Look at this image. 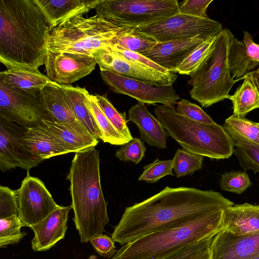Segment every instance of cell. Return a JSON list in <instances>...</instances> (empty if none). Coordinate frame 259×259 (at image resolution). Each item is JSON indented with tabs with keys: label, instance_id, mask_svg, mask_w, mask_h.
I'll return each instance as SVG.
<instances>
[{
	"label": "cell",
	"instance_id": "6da1fadb",
	"mask_svg": "<svg viewBox=\"0 0 259 259\" xmlns=\"http://www.w3.org/2000/svg\"><path fill=\"white\" fill-rule=\"evenodd\" d=\"M233 204L212 190L166 186L149 198L126 207L111 238L124 245L152 232L225 210Z\"/></svg>",
	"mask_w": 259,
	"mask_h": 259
},
{
	"label": "cell",
	"instance_id": "7a4b0ae2",
	"mask_svg": "<svg viewBox=\"0 0 259 259\" xmlns=\"http://www.w3.org/2000/svg\"><path fill=\"white\" fill-rule=\"evenodd\" d=\"M51 31L34 0L0 1V61L7 69L44 65Z\"/></svg>",
	"mask_w": 259,
	"mask_h": 259
},
{
	"label": "cell",
	"instance_id": "3957f363",
	"mask_svg": "<svg viewBox=\"0 0 259 259\" xmlns=\"http://www.w3.org/2000/svg\"><path fill=\"white\" fill-rule=\"evenodd\" d=\"M99 151L92 147L75 153L67 176L73 221L81 243L102 234L109 222L102 190Z\"/></svg>",
	"mask_w": 259,
	"mask_h": 259
},
{
	"label": "cell",
	"instance_id": "277c9868",
	"mask_svg": "<svg viewBox=\"0 0 259 259\" xmlns=\"http://www.w3.org/2000/svg\"><path fill=\"white\" fill-rule=\"evenodd\" d=\"M224 210L143 236L123 245L111 259H160L221 229Z\"/></svg>",
	"mask_w": 259,
	"mask_h": 259
},
{
	"label": "cell",
	"instance_id": "5b68a950",
	"mask_svg": "<svg viewBox=\"0 0 259 259\" xmlns=\"http://www.w3.org/2000/svg\"><path fill=\"white\" fill-rule=\"evenodd\" d=\"M154 111L169 136L184 150L215 159L228 158L234 153L233 139L223 125L191 120L172 105H157Z\"/></svg>",
	"mask_w": 259,
	"mask_h": 259
},
{
	"label": "cell",
	"instance_id": "8992f818",
	"mask_svg": "<svg viewBox=\"0 0 259 259\" xmlns=\"http://www.w3.org/2000/svg\"><path fill=\"white\" fill-rule=\"evenodd\" d=\"M234 35L227 28L219 33L212 51L189 75L191 98L202 107L207 108L225 99L235 83L228 63L230 42Z\"/></svg>",
	"mask_w": 259,
	"mask_h": 259
},
{
	"label": "cell",
	"instance_id": "52a82bcc",
	"mask_svg": "<svg viewBox=\"0 0 259 259\" xmlns=\"http://www.w3.org/2000/svg\"><path fill=\"white\" fill-rule=\"evenodd\" d=\"M124 29L96 15L76 16L52 29L47 49L54 52H76L92 55L110 46Z\"/></svg>",
	"mask_w": 259,
	"mask_h": 259
},
{
	"label": "cell",
	"instance_id": "ba28073f",
	"mask_svg": "<svg viewBox=\"0 0 259 259\" xmlns=\"http://www.w3.org/2000/svg\"><path fill=\"white\" fill-rule=\"evenodd\" d=\"M177 0H100L96 15L121 29L149 25L179 13Z\"/></svg>",
	"mask_w": 259,
	"mask_h": 259
},
{
	"label": "cell",
	"instance_id": "9c48e42d",
	"mask_svg": "<svg viewBox=\"0 0 259 259\" xmlns=\"http://www.w3.org/2000/svg\"><path fill=\"white\" fill-rule=\"evenodd\" d=\"M222 24L209 18L179 13L162 21L133 29L157 42L201 36L208 38L220 32Z\"/></svg>",
	"mask_w": 259,
	"mask_h": 259
},
{
	"label": "cell",
	"instance_id": "30bf717a",
	"mask_svg": "<svg viewBox=\"0 0 259 259\" xmlns=\"http://www.w3.org/2000/svg\"><path fill=\"white\" fill-rule=\"evenodd\" d=\"M39 91L25 90L0 82V117L26 128L49 119L40 102Z\"/></svg>",
	"mask_w": 259,
	"mask_h": 259
},
{
	"label": "cell",
	"instance_id": "8fae6325",
	"mask_svg": "<svg viewBox=\"0 0 259 259\" xmlns=\"http://www.w3.org/2000/svg\"><path fill=\"white\" fill-rule=\"evenodd\" d=\"M93 55L100 70H108L152 86L172 85L177 78L175 72L162 73L127 59L115 52L109 46L98 50Z\"/></svg>",
	"mask_w": 259,
	"mask_h": 259
},
{
	"label": "cell",
	"instance_id": "7c38bea8",
	"mask_svg": "<svg viewBox=\"0 0 259 259\" xmlns=\"http://www.w3.org/2000/svg\"><path fill=\"white\" fill-rule=\"evenodd\" d=\"M16 192L19 207L18 217L23 227L30 228L60 206L44 183L29 173Z\"/></svg>",
	"mask_w": 259,
	"mask_h": 259
},
{
	"label": "cell",
	"instance_id": "4fadbf2b",
	"mask_svg": "<svg viewBox=\"0 0 259 259\" xmlns=\"http://www.w3.org/2000/svg\"><path fill=\"white\" fill-rule=\"evenodd\" d=\"M26 128L0 117V169L5 172L16 167L28 174L31 168L44 161L33 155L22 140Z\"/></svg>",
	"mask_w": 259,
	"mask_h": 259
},
{
	"label": "cell",
	"instance_id": "5bb4252c",
	"mask_svg": "<svg viewBox=\"0 0 259 259\" xmlns=\"http://www.w3.org/2000/svg\"><path fill=\"white\" fill-rule=\"evenodd\" d=\"M100 74L103 81L111 91L127 95L138 102L174 106L180 99L172 85L152 86L105 70H100Z\"/></svg>",
	"mask_w": 259,
	"mask_h": 259
},
{
	"label": "cell",
	"instance_id": "9a60e30c",
	"mask_svg": "<svg viewBox=\"0 0 259 259\" xmlns=\"http://www.w3.org/2000/svg\"><path fill=\"white\" fill-rule=\"evenodd\" d=\"M97 64L92 55L47 50L44 65L47 76L52 81L60 85H71L90 74Z\"/></svg>",
	"mask_w": 259,
	"mask_h": 259
},
{
	"label": "cell",
	"instance_id": "2e32d148",
	"mask_svg": "<svg viewBox=\"0 0 259 259\" xmlns=\"http://www.w3.org/2000/svg\"><path fill=\"white\" fill-rule=\"evenodd\" d=\"M211 259H248L259 255V232L243 235L220 230L213 237Z\"/></svg>",
	"mask_w": 259,
	"mask_h": 259
},
{
	"label": "cell",
	"instance_id": "e0dca14e",
	"mask_svg": "<svg viewBox=\"0 0 259 259\" xmlns=\"http://www.w3.org/2000/svg\"><path fill=\"white\" fill-rule=\"evenodd\" d=\"M207 38L196 36L157 42L141 54L165 69L175 72L183 61Z\"/></svg>",
	"mask_w": 259,
	"mask_h": 259
},
{
	"label": "cell",
	"instance_id": "ac0fdd59",
	"mask_svg": "<svg viewBox=\"0 0 259 259\" xmlns=\"http://www.w3.org/2000/svg\"><path fill=\"white\" fill-rule=\"evenodd\" d=\"M70 206H60L39 223L31 227L34 232L31 240L34 251H47L65 237Z\"/></svg>",
	"mask_w": 259,
	"mask_h": 259
},
{
	"label": "cell",
	"instance_id": "d6986e66",
	"mask_svg": "<svg viewBox=\"0 0 259 259\" xmlns=\"http://www.w3.org/2000/svg\"><path fill=\"white\" fill-rule=\"evenodd\" d=\"M228 63L232 76L235 79H242L256 67L259 66V44L246 31L240 40L235 36L230 42Z\"/></svg>",
	"mask_w": 259,
	"mask_h": 259
},
{
	"label": "cell",
	"instance_id": "ffe728a7",
	"mask_svg": "<svg viewBox=\"0 0 259 259\" xmlns=\"http://www.w3.org/2000/svg\"><path fill=\"white\" fill-rule=\"evenodd\" d=\"M22 140L33 155L44 160L68 153H75L42 124L27 128L22 136Z\"/></svg>",
	"mask_w": 259,
	"mask_h": 259
},
{
	"label": "cell",
	"instance_id": "44dd1931",
	"mask_svg": "<svg viewBox=\"0 0 259 259\" xmlns=\"http://www.w3.org/2000/svg\"><path fill=\"white\" fill-rule=\"evenodd\" d=\"M100 0H34L52 30L63 23L95 9Z\"/></svg>",
	"mask_w": 259,
	"mask_h": 259
},
{
	"label": "cell",
	"instance_id": "7402d4cb",
	"mask_svg": "<svg viewBox=\"0 0 259 259\" xmlns=\"http://www.w3.org/2000/svg\"><path fill=\"white\" fill-rule=\"evenodd\" d=\"M221 230L238 235L259 232V205L244 203L226 208Z\"/></svg>",
	"mask_w": 259,
	"mask_h": 259
},
{
	"label": "cell",
	"instance_id": "603a6c76",
	"mask_svg": "<svg viewBox=\"0 0 259 259\" xmlns=\"http://www.w3.org/2000/svg\"><path fill=\"white\" fill-rule=\"evenodd\" d=\"M128 121L137 125L142 141L151 146L166 148V139L169 135L144 103L138 102L132 106L128 111Z\"/></svg>",
	"mask_w": 259,
	"mask_h": 259
},
{
	"label": "cell",
	"instance_id": "cb8c5ba5",
	"mask_svg": "<svg viewBox=\"0 0 259 259\" xmlns=\"http://www.w3.org/2000/svg\"><path fill=\"white\" fill-rule=\"evenodd\" d=\"M42 124L72 148L75 153L95 147L99 140L95 138L77 120L68 123L42 119Z\"/></svg>",
	"mask_w": 259,
	"mask_h": 259
},
{
	"label": "cell",
	"instance_id": "d4e9b609",
	"mask_svg": "<svg viewBox=\"0 0 259 259\" xmlns=\"http://www.w3.org/2000/svg\"><path fill=\"white\" fill-rule=\"evenodd\" d=\"M39 97L42 107L49 119L62 123L77 120L60 84L53 82L44 87L40 90Z\"/></svg>",
	"mask_w": 259,
	"mask_h": 259
},
{
	"label": "cell",
	"instance_id": "484cf974",
	"mask_svg": "<svg viewBox=\"0 0 259 259\" xmlns=\"http://www.w3.org/2000/svg\"><path fill=\"white\" fill-rule=\"evenodd\" d=\"M67 98L75 119L95 138L101 140V135L90 110L84 88L60 85Z\"/></svg>",
	"mask_w": 259,
	"mask_h": 259
},
{
	"label": "cell",
	"instance_id": "4316f807",
	"mask_svg": "<svg viewBox=\"0 0 259 259\" xmlns=\"http://www.w3.org/2000/svg\"><path fill=\"white\" fill-rule=\"evenodd\" d=\"M0 82L20 89L39 91L53 81L38 69L11 68L0 72Z\"/></svg>",
	"mask_w": 259,
	"mask_h": 259
},
{
	"label": "cell",
	"instance_id": "83f0119b",
	"mask_svg": "<svg viewBox=\"0 0 259 259\" xmlns=\"http://www.w3.org/2000/svg\"><path fill=\"white\" fill-rule=\"evenodd\" d=\"M243 79V82L228 98L233 104V114L240 118H245L249 112L259 108V89L251 71Z\"/></svg>",
	"mask_w": 259,
	"mask_h": 259
},
{
	"label": "cell",
	"instance_id": "f1b7e54d",
	"mask_svg": "<svg viewBox=\"0 0 259 259\" xmlns=\"http://www.w3.org/2000/svg\"><path fill=\"white\" fill-rule=\"evenodd\" d=\"M225 128L233 139L234 153L240 166L245 171L251 170L254 173L259 172V144Z\"/></svg>",
	"mask_w": 259,
	"mask_h": 259
},
{
	"label": "cell",
	"instance_id": "f546056e",
	"mask_svg": "<svg viewBox=\"0 0 259 259\" xmlns=\"http://www.w3.org/2000/svg\"><path fill=\"white\" fill-rule=\"evenodd\" d=\"M87 97L90 110L101 135V140L104 143L119 146L127 142L104 114L95 95L88 93Z\"/></svg>",
	"mask_w": 259,
	"mask_h": 259
},
{
	"label": "cell",
	"instance_id": "4dcf8cb0",
	"mask_svg": "<svg viewBox=\"0 0 259 259\" xmlns=\"http://www.w3.org/2000/svg\"><path fill=\"white\" fill-rule=\"evenodd\" d=\"M157 42L135 32L133 29H124L112 39L109 46H116L141 54Z\"/></svg>",
	"mask_w": 259,
	"mask_h": 259
},
{
	"label": "cell",
	"instance_id": "1f68e13d",
	"mask_svg": "<svg viewBox=\"0 0 259 259\" xmlns=\"http://www.w3.org/2000/svg\"><path fill=\"white\" fill-rule=\"evenodd\" d=\"M219 33L211 36L196 48L176 69L175 72L190 75L213 49Z\"/></svg>",
	"mask_w": 259,
	"mask_h": 259
},
{
	"label": "cell",
	"instance_id": "d6a6232c",
	"mask_svg": "<svg viewBox=\"0 0 259 259\" xmlns=\"http://www.w3.org/2000/svg\"><path fill=\"white\" fill-rule=\"evenodd\" d=\"M97 101L104 114L114 127L127 142L133 139L127 124L125 112L120 113L114 107L106 95H95Z\"/></svg>",
	"mask_w": 259,
	"mask_h": 259
},
{
	"label": "cell",
	"instance_id": "836d02e7",
	"mask_svg": "<svg viewBox=\"0 0 259 259\" xmlns=\"http://www.w3.org/2000/svg\"><path fill=\"white\" fill-rule=\"evenodd\" d=\"M203 159L202 156L191 153L183 149H178L171 160L176 177L192 175L195 171L200 170Z\"/></svg>",
	"mask_w": 259,
	"mask_h": 259
},
{
	"label": "cell",
	"instance_id": "e575fe53",
	"mask_svg": "<svg viewBox=\"0 0 259 259\" xmlns=\"http://www.w3.org/2000/svg\"><path fill=\"white\" fill-rule=\"evenodd\" d=\"M22 227L18 216L0 218V247L18 243L27 234L21 232Z\"/></svg>",
	"mask_w": 259,
	"mask_h": 259
},
{
	"label": "cell",
	"instance_id": "d590c367",
	"mask_svg": "<svg viewBox=\"0 0 259 259\" xmlns=\"http://www.w3.org/2000/svg\"><path fill=\"white\" fill-rule=\"evenodd\" d=\"M223 126L243 138L259 144L257 122L232 114L225 120Z\"/></svg>",
	"mask_w": 259,
	"mask_h": 259
},
{
	"label": "cell",
	"instance_id": "8d00e7d4",
	"mask_svg": "<svg viewBox=\"0 0 259 259\" xmlns=\"http://www.w3.org/2000/svg\"><path fill=\"white\" fill-rule=\"evenodd\" d=\"M252 183L245 171H231L222 176L220 186L222 190L240 194L250 187Z\"/></svg>",
	"mask_w": 259,
	"mask_h": 259
},
{
	"label": "cell",
	"instance_id": "74e56055",
	"mask_svg": "<svg viewBox=\"0 0 259 259\" xmlns=\"http://www.w3.org/2000/svg\"><path fill=\"white\" fill-rule=\"evenodd\" d=\"M172 169L171 160H161L157 158L144 167L143 171L138 181L149 183H155L165 176H174Z\"/></svg>",
	"mask_w": 259,
	"mask_h": 259
},
{
	"label": "cell",
	"instance_id": "f35d334b",
	"mask_svg": "<svg viewBox=\"0 0 259 259\" xmlns=\"http://www.w3.org/2000/svg\"><path fill=\"white\" fill-rule=\"evenodd\" d=\"M146 150L143 141L141 139L133 138L121 145L116 151L115 156L121 161L138 164L145 156Z\"/></svg>",
	"mask_w": 259,
	"mask_h": 259
},
{
	"label": "cell",
	"instance_id": "ab89813d",
	"mask_svg": "<svg viewBox=\"0 0 259 259\" xmlns=\"http://www.w3.org/2000/svg\"><path fill=\"white\" fill-rule=\"evenodd\" d=\"M19 207L16 190L8 187H0V218L18 216Z\"/></svg>",
	"mask_w": 259,
	"mask_h": 259
},
{
	"label": "cell",
	"instance_id": "60d3db41",
	"mask_svg": "<svg viewBox=\"0 0 259 259\" xmlns=\"http://www.w3.org/2000/svg\"><path fill=\"white\" fill-rule=\"evenodd\" d=\"M176 110L179 113L195 121L209 124L216 123L200 106L186 99H181L177 102Z\"/></svg>",
	"mask_w": 259,
	"mask_h": 259
},
{
	"label": "cell",
	"instance_id": "b9f144b4",
	"mask_svg": "<svg viewBox=\"0 0 259 259\" xmlns=\"http://www.w3.org/2000/svg\"><path fill=\"white\" fill-rule=\"evenodd\" d=\"M214 236L192 243L160 259H191L211 247Z\"/></svg>",
	"mask_w": 259,
	"mask_h": 259
},
{
	"label": "cell",
	"instance_id": "7bdbcfd3",
	"mask_svg": "<svg viewBox=\"0 0 259 259\" xmlns=\"http://www.w3.org/2000/svg\"><path fill=\"white\" fill-rule=\"evenodd\" d=\"M213 0H186L179 3V12L194 17L208 18L207 9Z\"/></svg>",
	"mask_w": 259,
	"mask_h": 259
},
{
	"label": "cell",
	"instance_id": "ee69618b",
	"mask_svg": "<svg viewBox=\"0 0 259 259\" xmlns=\"http://www.w3.org/2000/svg\"><path fill=\"white\" fill-rule=\"evenodd\" d=\"M97 252L105 257H112L116 252L115 242L106 235L99 234L89 241Z\"/></svg>",
	"mask_w": 259,
	"mask_h": 259
},
{
	"label": "cell",
	"instance_id": "f6af8a7d",
	"mask_svg": "<svg viewBox=\"0 0 259 259\" xmlns=\"http://www.w3.org/2000/svg\"><path fill=\"white\" fill-rule=\"evenodd\" d=\"M110 47L115 52L127 59L134 61L140 64L145 65L162 73H167L170 72V71L166 70L161 67L141 54L126 50L118 47Z\"/></svg>",
	"mask_w": 259,
	"mask_h": 259
},
{
	"label": "cell",
	"instance_id": "bcb514c9",
	"mask_svg": "<svg viewBox=\"0 0 259 259\" xmlns=\"http://www.w3.org/2000/svg\"><path fill=\"white\" fill-rule=\"evenodd\" d=\"M191 259H211L210 248Z\"/></svg>",
	"mask_w": 259,
	"mask_h": 259
},
{
	"label": "cell",
	"instance_id": "7dc6e473",
	"mask_svg": "<svg viewBox=\"0 0 259 259\" xmlns=\"http://www.w3.org/2000/svg\"><path fill=\"white\" fill-rule=\"evenodd\" d=\"M254 80L259 89V68L256 70L251 71Z\"/></svg>",
	"mask_w": 259,
	"mask_h": 259
},
{
	"label": "cell",
	"instance_id": "c3c4849f",
	"mask_svg": "<svg viewBox=\"0 0 259 259\" xmlns=\"http://www.w3.org/2000/svg\"><path fill=\"white\" fill-rule=\"evenodd\" d=\"M248 259H259V255L254 256V257H251V258H249Z\"/></svg>",
	"mask_w": 259,
	"mask_h": 259
},
{
	"label": "cell",
	"instance_id": "681fc988",
	"mask_svg": "<svg viewBox=\"0 0 259 259\" xmlns=\"http://www.w3.org/2000/svg\"><path fill=\"white\" fill-rule=\"evenodd\" d=\"M257 125H258V126L259 127V122H257Z\"/></svg>",
	"mask_w": 259,
	"mask_h": 259
}]
</instances>
